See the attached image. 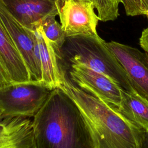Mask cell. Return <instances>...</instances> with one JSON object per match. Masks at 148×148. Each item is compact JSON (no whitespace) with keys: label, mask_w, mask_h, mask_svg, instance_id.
Segmentation results:
<instances>
[{"label":"cell","mask_w":148,"mask_h":148,"mask_svg":"<svg viewBox=\"0 0 148 148\" xmlns=\"http://www.w3.org/2000/svg\"><path fill=\"white\" fill-rule=\"evenodd\" d=\"M144 4V9H145V14L147 19L148 21V0H143Z\"/></svg>","instance_id":"obj_19"},{"label":"cell","mask_w":148,"mask_h":148,"mask_svg":"<svg viewBox=\"0 0 148 148\" xmlns=\"http://www.w3.org/2000/svg\"><path fill=\"white\" fill-rule=\"evenodd\" d=\"M32 28L36 38L42 69V83L51 90L60 88L66 73L59 58V50L46 38L40 25Z\"/></svg>","instance_id":"obj_10"},{"label":"cell","mask_w":148,"mask_h":148,"mask_svg":"<svg viewBox=\"0 0 148 148\" xmlns=\"http://www.w3.org/2000/svg\"><path fill=\"white\" fill-rule=\"evenodd\" d=\"M121 103L117 109L128 120L144 131L148 130V100L135 90L121 89Z\"/></svg>","instance_id":"obj_13"},{"label":"cell","mask_w":148,"mask_h":148,"mask_svg":"<svg viewBox=\"0 0 148 148\" xmlns=\"http://www.w3.org/2000/svg\"><path fill=\"white\" fill-rule=\"evenodd\" d=\"M56 17H50L43 21L40 24L42 27L46 38L60 51L66 38L60 23L55 18Z\"/></svg>","instance_id":"obj_14"},{"label":"cell","mask_w":148,"mask_h":148,"mask_svg":"<svg viewBox=\"0 0 148 148\" xmlns=\"http://www.w3.org/2000/svg\"><path fill=\"white\" fill-rule=\"evenodd\" d=\"M0 148H35L32 120L25 117L1 120Z\"/></svg>","instance_id":"obj_11"},{"label":"cell","mask_w":148,"mask_h":148,"mask_svg":"<svg viewBox=\"0 0 148 148\" xmlns=\"http://www.w3.org/2000/svg\"><path fill=\"white\" fill-rule=\"evenodd\" d=\"M120 0H94L95 9L100 21L106 22L117 18Z\"/></svg>","instance_id":"obj_15"},{"label":"cell","mask_w":148,"mask_h":148,"mask_svg":"<svg viewBox=\"0 0 148 148\" xmlns=\"http://www.w3.org/2000/svg\"><path fill=\"white\" fill-rule=\"evenodd\" d=\"M3 119V112L2 109L0 108V120Z\"/></svg>","instance_id":"obj_20"},{"label":"cell","mask_w":148,"mask_h":148,"mask_svg":"<svg viewBox=\"0 0 148 148\" xmlns=\"http://www.w3.org/2000/svg\"><path fill=\"white\" fill-rule=\"evenodd\" d=\"M0 62L10 77L12 83L33 82L24 61L1 20Z\"/></svg>","instance_id":"obj_12"},{"label":"cell","mask_w":148,"mask_h":148,"mask_svg":"<svg viewBox=\"0 0 148 148\" xmlns=\"http://www.w3.org/2000/svg\"><path fill=\"white\" fill-rule=\"evenodd\" d=\"M12 83L8 73L0 62V87Z\"/></svg>","instance_id":"obj_17"},{"label":"cell","mask_w":148,"mask_h":148,"mask_svg":"<svg viewBox=\"0 0 148 148\" xmlns=\"http://www.w3.org/2000/svg\"><path fill=\"white\" fill-rule=\"evenodd\" d=\"M60 88L78 106L90 131L94 148H142L144 130L116 107L80 88L66 75Z\"/></svg>","instance_id":"obj_2"},{"label":"cell","mask_w":148,"mask_h":148,"mask_svg":"<svg viewBox=\"0 0 148 148\" xmlns=\"http://www.w3.org/2000/svg\"><path fill=\"white\" fill-rule=\"evenodd\" d=\"M0 20L24 61L32 81L42 83V69L35 53L36 38L33 29L21 25L7 10L1 0Z\"/></svg>","instance_id":"obj_7"},{"label":"cell","mask_w":148,"mask_h":148,"mask_svg":"<svg viewBox=\"0 0 148 148\" xmlns=\"http://www.w3.org/2000/svg\"><path fill=\"white\" fill-rule=\"evenodd\" d=\"M92 1L60 0L58 16L66 37L80 35H97L99 20Z\"/></svg>","instance_id":"obj_6"},{"label":"cell","mask_w":148,"mask_h":148,"mask_svg":"<svg viewBox=\"0 0 148 148\" xmlns=\"http://www.w3.org/2000/svg\"><path fill=\"white\" fill-rule=\"evenodd\" d=\"M32 120L35 148H94L87 124L61 88L51 90Z\"/></svg>","instance_id":"obj_1"},{"label":"cell","mask_w":148,"mask_h":148,"mask_svg":"<svg viewBox=\"0 0 148 148\" xmlns=\"http://www.w3.org/2000/svg\"><path fill=\"white\" fill-rule=\"evenodd\" d=\"M12 16L24 27L39 25L50 17L58 15L60 0H1Z\"/></svg>","instance_id":"obj_9"},{"label":"cell","mask_w":148,"mask_h":148,"mask_svg":"<svg viewBox=\"0 0 148 148\" xmlns=\"http://www.w3.org/2000/svg\"><path fill=\"white\" fill-rule=\"evenodd\" d=\"M87 1H92L94 2V0H87Z\"/></svg>","instance_id":"obj_21"},{"label":"cell","mask_w":148,"mask_h":148,"mask_svg":"<svg viewBox=\"0 0 148 148\" xmlns=\"http://www.w3.org/2000/svg\"><path fill=\"white\" fill-rule=\"evenodd\" d=\"M128 16H136L145 14L143 0H120Z\"/></svg>","instance_id":"obj_16"},{"label":"cell","mask_w":148,"mask_h":148,"mask_svg":"<svg viewBox=\"0 0 148 148\" xmlns=\"http://www.w3.org/2000/svg\"><path fill=\"white\" fill-rule=\"evenodd\" d=\"M59 54L65 72L69 65L81 64L108 76L124 90H134L124 69L98 34L66 37Z\"/></svg>","instance_id":"obj_3"},{"label":"cell","mask_w":148,"mask_h":148,"mask_svg":"<svg viewBox=\"0 0 148 148\" xmlns=\"http://www.w3.org/2000/svg\"><path fill=\"white\" fill-rule=\"evenodd\" d=\"M142 148H148V130L144 131L142 140Z\"/></svg>","instance_id":"obj_18"},{"label":"cell","mask_w":148,"mask_h":148,"mask_svg":"<svg viewBox=\"0 0 148 148\" xmlns=\"http://www.w3.org/2000/svg\"><path fill=\"white\" fill-rule=\"evenodd\" d=\"M51 90L41 83H10L0 87V108L3 119L34 117L43 106Z\"/></svg>","instance_id":"obj_4"},{"label":"cell","mask_w":148,"mask_h":148,"mask_svg":"<svg viewBox=\"0 0 148 148\" xmlns=\"http://www.w3.org/2000/svg\"><path fill=\"white\" fill-rule=\"evenodd\" d=\"M106 45L124 69L133 88L148 100V54L113 40Z\"/></svg>","instance_id":"obj_8"},{"label":"cell","mask_w":148,"mask_h":148,"mask_svg":"<svg viewBox=\"0 0 148 148\" xmlns=\"http://www.w3.org/2000/svg\"><path fill=\"white\" fill-rule=\"evenodd\" d=\"M70 81L83 90L119 108L121 88L105 75L81 64H73L65 70Z\"/></svg>","instance_id":"obj_5"}]
</instances>
